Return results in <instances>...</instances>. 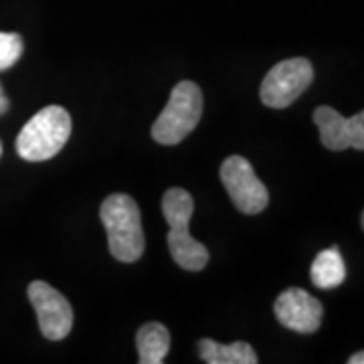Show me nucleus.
<instances>
[{
    "label": "nucleus",
    "instance_id": "12",
    "mask_svg": "<svg viewBox=\"0 0 364 364\" xmlns=\"http://www.w3.org/2000/svg\"><path fill=\"white\" fill-rule=\"evenodd\" d=\"M136 346L140 354V364H160L164 363L170 350L168 330L160 322L144 324L136 334Z\"/></svg>",
    "mask_w": 364,
    "mask_h": 364
},
{
    "label": "nucleus",
    "instance_id": "14",
    "mask_svg": "<svg viewBox=\"0 0 364 364\" xmlns=\"http://www.w3.org/2000/svg\"><path fill=\"white\" fill-rule=\"evenodd\" d=\"M9 107H11V102H9L6 93H4L2 85H0V116H2V114H6V112H9Z\"/></svg>",
    "mask_w": 364,
    "mask_h": 364
},
{
    "label": "nucleus",
    "instance_id": "15",
    "mask_svg": "<svg viewBox=\"0 0 364 364\" xmlns=\"http://www.w3.org/2000/svg\"><path fill=\"white\" fill-rule=\"evenodd\" d=\"M364 363V352H356V354H352L350 358H348V364H363Z\"/></svg>",
    "mask_w": 364,
    "mask_h": 364
},
{
    "label": "nucleus",
    "instance_id": "2",
    "mask_svg": "<svg viewBox=\"0 0 364 364\" xmlns=\"http://www.w3.org/2000/svg\"><path fill=\"white\" fill-rule=\"evenodd\" d=\"M162 213L170 225L166 241L172 259L186 272L205 269L208 263L207 247L188 233V221L195 213L193 196L184 188H168L166 195L162 196Z\"/></svg>",
    "mask_w": 364,
    "mask_h": 364
},
{
    "label": "nucleus",
    "instance_id": "8",
    "mask_svg": "<svg viewBox=\"0 0 364 364\" xmlns=\"http://www.w3.org/2000/svg\"><path fill=\"white\" fill-rule=\"evenodd\" d=\"M314 124L320 130V140L328 150L342 152L346 148L364 150V114L344 117L330 105L314 109Z\"/></svg>",
    "mask_w": 364,
    "mask_h": 364
},
{
    "label": "nucleus",
    "instance_id": "7",
    "mask_svg": "<svg viewBox=\"0 0 364 364\" xmlns=\"http://www.w3.org/2000/svg\"><path fill=\"white\" fill-rule=\"evenodd\" d=\"M26 294L39 318L41 334L53 342L69 336L73 328V308L65 296L47 282H33Z\"/></svg>",
    "mask_w": 364,
    "mask_h": 364
},
{
    "label": "nucleus",
    "instance_id": "4",
    "mask_svg": "<svg viewBox=\"0 0 364 364\" xmlns=\"http://www.w3.org/2000/svg\"><path fill=\"white\" fill-rule=\"evenodd\" d=\"M203 114V91L193 81H178L152 126V138L162 146L182 142L195 130Z\"/></svg>",
    "mask_w": 364,
    "mask_h": 364
},
{
    "label": "nucleus",
    "instance_id": "1",
    "mask_svg": "<svg viewBox=\"0 0 364 364\" xmlns=\"http://www.w3.org/2000/svg\"><path fill=\"white\" fill-rule=\"evenodd\" d=\"M100 217L107 233V247L114 259L134 263L144 255L146 239L142 231V217L136 200L130 195L116 193L102 203Z\"/></svg>",
    "mask_w": 364,
    "mask_h": 364
},
{
    "label": "nucleus",
    "instance_id": "9",
    "mask_svg": "<svg viewBox=\"0 0 364 364\" xmlns=\"http://www.w3.org/2000/svg\"><path fill=\"white\" fill-rule=\"evenodd\" d=\"M273 312L279 324L299 334H314L324 318L322 304L299 287H289L282 291L273 304Z\"/></svg>",
    "mask_w": 364,
    "mask_h": 364
},
{
    "label": "nucleus",
    "instance_id": "5",
    "mask_svg": "<svg viewBox=\"0 0 364 364\" xmlns=\"http://www.w3.org/2000/svg\"><path fill=\"white\" fill-rule=\"evenodd\" d=\"M314 79L312 63L304 57L286 59L269 69L261 83L259 97L263 104L273 109H284L291 105Z\"/></svg>",
    "mask_w": 364,
    "mask_h": 364
},
{
    "label": "nucleus",
    "instance_id": "16",
    "mask_svg": "<svg viewBox=\"0 0 364 364\" xmlns=\"http://www.w3.org/2000/svg\"><path fill=\"white\" fill-rule=\"evenodd\" d=\"M0 154H2V144H0Z\"/></svg>",
    "mask_w": 364,
    "mask_h": 364
},
{
    "label": "nucleus",
    "instance_id": "3",
    "mask_svg": "<svg viewBox=\"0 0 364 364\" xmlns=\"http://www.w3.org/2000/svg\"><path fill=\"white\" fill-rule=\"evenodd\" d=\"M71 136V116L61 105H47L25 124L16 138V152L26 162L57 156Z\"/></svg>",
    "mask_w": 364,
    "mask_h": 364
},
{
    "label": "nucleus",
    "instance_id": "11",
    "mask_svg": "<svg viewBox=\"0 0 364 364\" xmlns=\"http://www.w3.org/2000/svg\"><path fill=\"white\" fill-rule=\"evenodd\" d=\"M312 284L320 289H334L344 284L346 279V267H344V259L342 253L336 245L324 249L316 255L312 263Z\"/></svg>",
    "mask_w": 364,
    "mask_h": 364
},
{
    "label": "nucleus",
    "instance_id": "13",
    "mask_svg": "<svg viewBox=\"0 0 364 364\" xmlns=\"http://www.w3.org/2000/svg\"><path fill=\"white\" fill-rule=\"evenodd\" d=\"M23 55V39L16 33H0V71L11 69Z\"/></svg>",
    "mask_w": 364,
    "mask_h": 364
},
{
    "label": "nucleus",
    "instance_id": "10",
    "mask_svg": "<svg viewBox=\"0 0 364 364\" xmlns=\"http://www.w3.org/2000/svg\"><path fill=\"white\" fill-rule=\"evenodd\" d=\"M198 354L207 364H257L259 360L253 346L243 340L227 346L210 338H203L198 342Z\"/></svg>",
    "mask_w": 364,
    "mask_h": 364
},
{
    "label": "nucleus",
    "instance_id": "6",
    "mask_svg": "<svg viewBox=\"0 0 364 364\" xmlns=\"http://www.w3.org/2000/svg\"><path fill=\"white\" fill-rule=\"evenodd\" d=\"M221 181L237 210L245 215H259L261 210H265L269 203V193L247 158H227L221 166Z\"/></svg>",
    "mask_w": 364,
    "mask_h": 364
}]
</instances>
